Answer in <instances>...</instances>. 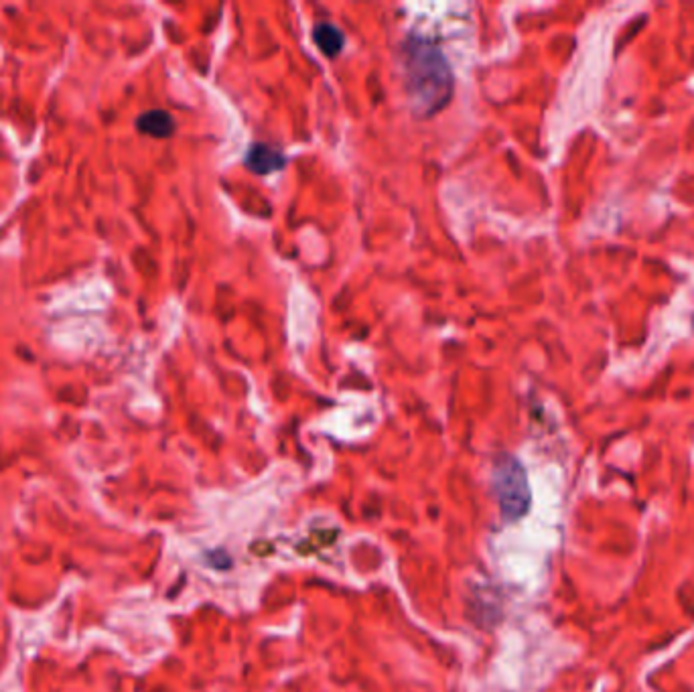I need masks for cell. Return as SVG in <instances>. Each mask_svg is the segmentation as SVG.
Listing matches in <instances>:
<instances>
[{"label":"cell","instance_id":"obj_3","mask_svg":"<svg viewBox=\"0 0 694 692\" xmlns=\"http://www.w3.org/2000/svg\"><path fill=\"white\" fill-rule=\"evenodd\" d=\"M246 164L256 175H270L285 167V154L270 145H254L246 154Z\"/></svg>","mask_w":694,"mask_h":692},{"label":"cell","instance_id":"obj_2","mask_svg":"<svg viewBox=\"0 0 694 692\" xmlns=\"http://www.w3.org/2000/svg\"><path fill=\"white\" fill-rule=\"evenodd\" d=\"M492 477L502 516L508 522L522 518L530 508V488H528L526 472L520 461L510 455L498 457L493 463Z\"/></svg>","mask_w":694,"mask_h":692},{"label":"cell","instance_id":"obj_4","mask_svg":"<svg viewBox=\"0 0 694 692\" xmlns=\"http://www.w3.org/2000/svg\"><path fill=\"white\" fill-rule=\"evenodd\" d=\"M136 128L146 136L167 138L175 133V120L164 110H148L138 117Z\"/></svg>","mask_w":694,"mask_h":692},{"label":"cell","instance_id":"obj_5","mask_svg":"<svg viewBox=\"0 0 694 692\" xmlns=\"http://www.w3.org/2000/svg\"><path fill=\"white\" fill-rule=\"evenodd\" d=\"M313 39H315V43L327 57L340 55L345 43L343 33L332 23H319L315 31H313Z\"/></svg>","mask_w":694,"mask_h":692},{"label":"cell","instance_id":"obj_1","mask_svg":"<svg viewBox=\"0 0 694 692\" xmlns=\"http://www.w3.org/2000/svg\"><path fill=\"white\" fill-rule=\"evenodd\" d=\"M400 63L412 112L418 117H433L449 102L453 92L447 60L428 41L410 37L400 49Z\"/></svg>","mask_w":694,"mask_h":692}]
</instances>
